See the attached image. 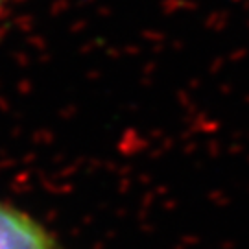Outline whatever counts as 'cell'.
Listing matches in <instances>:
<instances>
[{
  "mask_svg": "<svg viewBox=\"0 0 249 249\" xmlns=\"http://www.w3.org/2000/svg\"><path fill=\"white\" fill-rule=\"evenodd\" d=\"M0 249H59V246L34 218L0 203Z\"/></svg>",
  "mask_w": 249,
  "mask_h": 249,
  "instance_id": "cell-1",
  "label": "cell"
},
{
  "mask_svg": "<svg viewBox=\"0 0 249 249\" xmlns=\"http://www.w3.org/2000/svg\"><path fill=\"white\" fill-rule=\"evenodd\" d=\"M4 2H6V0H0V8H2V4H4Z\"/></svg>",
  "mask_w": 249,
  "mask_h": 249,
  "instance_id": "cell-2",
  "label": "cell"
}]
</instances>
